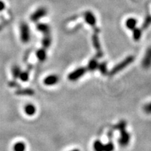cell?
I'll use <instances>...</instances> for the list:
<instances>
[{
	"mask_svg": "<svg viewBox=\"0 0 151 151\" xmlns=\"http://www.w3.org/2000/svg\"><path fill=\"white\" fill-rule=\"evenodd\" d=\"M126 126H127V122L125 121H121L117 124L116 128L120 132V137L119 139V143L122 147L127 146L129 143L130 141V134L129 133L126 131Z\"/></svg>",
	"mask_w": 151,
	"mask_h": 151,
	"instance_id": "1",
	"label": "cell"
},
{
	"mask_svg": "<svg viewBox=\"0 0 151 151\" xmlns=\"http://www.w3.org/2000/svg\"><path fill=\"white\" fill-rule=\"evenodd\" d=\"M134 60V57L133 55H129L124 60H122L121 62L118 64V65L115 66L113 68V69L110 71L109 73V75L111 76H114L116 75V73H118L119 71H122V69H124L127 66L129 65L130 64L133 62Z\"/></svg>",
	"mask_w": 151,
	"mask_h": 151,
	"instance_id": "2",
	"label": "cell"
},
{
	"mask_svg": "<svg viewBox=\"0 0 151 151\" xmlns=\"http://www.w3.org/2000/svg\"><path fill=\"white\" fill-rule=\"evenodd\" d=\"M83 16L85 20H86L87 23L94 28L95 33L99 32V29L96 28V22H97V20H96V18L93 14V13L91 12L90 11H87L84 13Z\"/></svg>",
	"mask_w": 151,
	"mask_h": 151,
	"instance_id": "3",
	"label": "cell"
},
{
	"mask_svg": "<svg viewBox=\"0 0 151 151\" xmlns=\"http://www.w3.org/2000/svg\"><path fill=\"white\" fill-rule=\"evenodd\" d=\"M20 39L23 43H28L30 40L29 27L24 22L20 25Z\"/></svg>",
	"mask_w": 151,
	"mask_h": 151,
	"instance_id": "4",
	"label": "cell"
},
{
	"mask_svg": "<svg viewBox=\"0 0 151 151\" xmlns=\"http://www.w3.org/2000/svg\"><path fill=\"white\" fill-rule=\"evenodd\" d=\"M86 71L87 69L86 67H80L69 73L68 76V78L71 81H76L81 78L86 73Z\"/></svg>",
	"mask_w": 151,
	"mask_h": 151,
	"instance_id": "5",
	"label": "cell"
},
{
	"mask_svg": "<svg viewBox=\"0 0 151 151\" xmlns=\"http://www.w3.org/2000/svg\"><path fill=\"white\" fill-rule=\"evenodd\" d=\"M47 15V9L44 7H41L34 12L30 16V20L32 22H37L41 18H43Z\"/></svg>",
	"mask_w": 151,
	"mask_h": 151,
	"instance_id": "6",
	"label": "cell"
},
{
	"mask_svg": "<svg viewBox=\"0 0 151 151\" xmlns=\"http://www.w3.org/2000/svg\"><path fill=\"white\" fill-rule=\"evenodd\" d=\"M92 44H93L94 48L97 50V56L98 58H101V57L103 56V52L102 50H101V45H100L99 39L97 36V33H94V35H92Z\"/></svg>",
	"mask_w": 151,
	"mask_h": 151,
	"instance_id": "7",
	"label": "cell"
},
{
	"mask_svg": "<svg viewBox=\"0 0 151 151\" xmlns=\"http://www.w3.org/2000/svg\"><path fill=\"white\" fill-rule=\"evenodd\" d=\"M142 67L148 69L151 67V46L146 50L144 58L142 60Z\"/></svg>",
	"mask_w": 151,
	"mask_h": 151,
	"instance_id": "8",
	"label": "cell"
},
{
	"mask_svg": "<svg viewBox=\"0 0 151 151\" xmlns=\"http://www.w3.org/2000/svg\"><path fill=\"white\" fill-rule=\"evenodd\" d=\"M59 82V77L57 75H49L46 77L43 83L46 86H54Z\"/></svg>",
	"mask_w": 151,
	"mask_h": 151,
	"instance_id": "9",
	"label": "cell"
},
{
	"mask_svg": "<svg viewBox=\"0 0 151 151\" xmlns=\"http://www.w3.org/2000/svg\"><path fill=\"white\" fill-rule=\"evenodd\" d=\"M18 96H32L35 94V91L31 88L17 90L15 92Z\"/></svg>",
	"mask_w": 151,
	"mask_h": 151,
	"instance_id": "10",
	"label": "cell"
},
{
	"mask_svg": "<svg viewBox=\"0 0 151 151\" xmlns=\"http://www.w3.org/2000/svg\"><path fill=\"white\" fill-rule=\"evenodd\" d=\"M24 110V112H25V113L27 115V116H32L36 113L37 109H36L35 105L32 104H28L25 105Z\"/></svg>",
	"mask_w": 151,
	"mask_h": 151,
	"instance_id": "11",
	"label": "cell"
},
{
	"mask_svg": "<svg viewBox=\"0 0 151 151\" xmlns=\"http://www.w3.org/2000/svg\"><path fill=\"white\" fill-rule=\"evenodd\" d=\"M98 67H99V63H98L97 59L93 58V59L90 60L89 62H88L87 69L89 70L90 71H94L98 69Z\"/></svg>",
	"mask_w": 151,
	"mask_h": 151,
	"instance_id": "12",
	"label": "cell"
},
{
	"mask_svg": "<svg viewBox=\"0 0 151 151\" xmlns=\"http://www.w3.org/2000/svg\"><path fill=\"white\" fill-rule=\"evenodd\" d=\"M37 29L39 31L41 32L44 34V35H48L50 33V27L48 24H43V23H39L37 24Z\"/></svg>",
	"mask_w": 151,
	"mask_h": 151,
	"instance_id": "13",
	"label": "cell"
},
{
	"mask_svg": "<svg viewBox=\"0 0 151 151\" xmlns=\"http://www.w3.org/2000/svg\"><path fill=\"white\" fill-rule=\"evenodd\" d=\"M137 20H136L135 18H128L127 20H126L125 25L126 27H127V29L130 30H133L134 28H136V26H137Z\"/></svg>",
	"mask_w": 151,
	"mask_h": 151,
	"instance_id": "14",
	"label": "cell"
},
{
	"mask_svg": "<svg viewBox=\"0 0 151 151\" xmlns=\"http://www.w3.org/2000/svg\"><path fill=\"white\" fill-rule=\"evenodd\" d=\"M36 55H37L38 60H39V61L43 62V61H45L46 59L47 54H46V50L45 48H43L39 49V50H38Z\"/></svg>",
	"mask_w": 151,
	"mask_h": 151,
	"instance_id": "15",
	"label": "cell"
},
{
	"mask_svg": "<svg viewBox=\"0 0 151 151\" xmlns=\"http://www.w3.org/2000/svg\"><path fill=\"white\" fill-rule=\"evenodd\" d=\"M13 149H14V151H25L26 144L22 141H18L15 143Z\"/></svg>",
	"mask_w": 151,
	"mask_h": 151,
	"instance_id": "16",
	"label": "cell"
},
{
	"mask_svg": "<svg viewBox=\"0 0 151 151\" xmlns=\"http://www.w3.org/2000/svg\"><path fill=\"white\" fill-rule=\"evenodd\" d=\"M133 32V38L134 41H139L141 37V34H142V29L141 28L136 27L132 30Z\"/></svg>",
	"mask_w": 151,
	"mask_h": 151,
	"instance_id": "17",
	"label": "cell"
},
{
	"mask_svg": "<svg viewBox=\"0 0 151 151\" xmlns=\"http://www.w3.org/2000/svg\"><path fill=\"white\" fill-rule=\"evenodd\" d=\"M22 71L18 66H14L12 68V75L14 79H18L20 77Z\"/></svg>",
	"mask_w": 151,
	"mask_h": 151,
	"instance_id": "18",
	"label": "cell"
},
{
	"mask_svg": "<svg viewBox=\"0 0 151 151\" xmlns=\"http://www.w3.org/2000/svg\"><path fill=\"white\" fill-rule=\"evenodd\" d=\"M51 44V38L50 37L49 35H46L45 37L43 38L42 40V45H43V48H48L49 46H50Z\"/></svg>",
	"mask_w": 151,
	"mask_h": 151,
	"instance_id": "19",
	"label": "cell"
},
{
	"mask_svg": "<svg viewBox=\"0 0 151 151\" xmlns=\"http://www.w3.org/2000/svg\"><path fill=\"white\" fill-rule=\"evenodd\" d=\"M104 145L99 140L95 141L93 143V148L94 151H104Z\"/></svg>",
	"mask_w": 151,
	"mask_h": 151,
	"instance_id": "20",
	"label": "cell"
},
{
	"mask_svg": "<svg viewBox=\"0 0 151 151\" xmlns=\"http://www.w3.org/2000/svg\"><path fill=\"white\" fill-rule=\"evenodd\" d=\"M151 24V15H148L145 18L143 23L142 24V29H146Z\"/></svg>",
	"mask_w": 151,
	"mask_h": 151,
	"instance_id": "21",
	"label": "cell"
},
{
	"mask_svg": "<svg viewBox=\"0 0 151 151\" xmlns=\"http://www.w3.org/2000/svg\"><path fill=\"white\" fill-rule=\"evenodd\" d=\"M29 70H27L25 71H22L21 73H20L19 78H20L22 81H23V82H26V81H27L28 80H29Z\"/></svg>",
	"mask_w": 151,
	"mask_h": 151,
	"instance_id": "22",
	"label": "cell"
},
{
	"mask_svg": "<svg viewBox=\"0 0 151 151\" xmlns=\"http://www.w3.org/2000/svg\"><path fill=\"white\" fill-rule=\"evenodd\" d=\"M98 69L101 73V74L106 75L107 73V66L106 62H102V63L99 64V67H98Z\"/></svg>",
	"mask_w": 151,
	"mask_h": 151,
	"instance_id": "23",
	"label": "cell"
},
{
	"mask_svg": "<svg viewBox=\"0 0 151 151\" xmlns=\"http://www.w3.org/2000/svg\"><path fill=\"white\" fill-rule=\"evenodd\" d=\"M114 148V144L111 141L106 144L104 145V151H113Z\"/></svg>",
	"mask_w": 151,
	"mask_h": 151,
	"instance_id": "24",
	"label": "cell"
},
{
	"mask_svg": "<svg viewBox=\"0 0 151 151\" xmlns=\"http://www.w3.org/2000/svg\"><path fill=\"white\" fill-rule=\"evenodd\" d=\"M143 111L147 114H151V102L143 106Z\"/></svg>",
	"mask_w": 151,
	"mask_h": 151,
	"instance_id": "25",
	"label": "cell"
},
{
	"mask_svg": "<svg viewBox=\"0 0 151 151\" xmlns=\"http://www.w3.org/2000/svg\"><path fill=\"white\" fill-rule=\"evenodd\" d=\"M9 87H11V88H17V87H20V85L18 83L16 82V81H10L9 83Z\"/></svg>",
	"mask_w": 151,
	"mask_h": 151,
	"instance_id": "26",
	"label": "cell"
},
{
	"mask_svg": "<svg viewBox=\"0 0 151 151\" xmlns=\"http://www.w3.org/2000/svg\"><path fill=\"white\" fill-rule=\"evenodd\" d=\"M5 9V4L4 1L0 0V11H3Z\"/></svg>",
	"mask_w": 151,
	"mask_h": 151,
	"instance_id": "27",
	"label": "cell"
},
{
	"mask_svg": "<svg viewBox=\"0 0 151 151\" xmlns=\"http://www.w3.org/2000/svg\"><path fill=\"white\" fill-rule=\"evenodd\" d=\"M71 151H80V150H78V149H74V150H72Z\"/></svg>",
	"mask_w": 151,
	"mask_h": 151,
	"instance_id": "28",
	"label": "cell"
}]
</instances>
